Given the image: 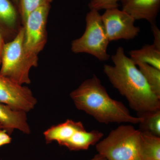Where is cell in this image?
I'll return each instance as SVG.
<instances>
[{"mask_svg": "<svg viewBox=\"0 0 160 160\" xmlns=\"http://www.w3.org/2000/svg\"><path fill=\"white\" fill-rule=\"evenodd\" d=\"M51 5H46L32 11L27 17L24 28V47L27 54L32 57L38 55L47 41L46 25Z\"/></svg>", "mask_w": 160, "mask_h": 160, "instance_id": "cell-6", "label": "cell"}, {"mask_svg": "<svg viewBox=\"0 0 160 160\" xmlns=\"http://www.w3.org/2000/svg\"><path fill=\"white\" fill-rule=\"evenodd\" d=\"M12 138L5 130L0 129V147L11 143Z\"/></svg>", "mask_w": 160, "mask_h": 160, "instance_id": "cell-21", "label": "cell"}, {"mask_svg": "<svg viewBox=\"0 0 160 160\" xmlns=\"http://www.w3.org/2000/svg\"><path fill=\"white\" fill-rule=\"evenodd\" d=\"M104 136L102 132L96 130L86 131V129L76 132L62 146L72 151L87 150L91 146L97 144Z\"/></svg>", "mask_w": 160, "mask_h": 160, "instance_id": "cell-13", "label": "cell"}, {"mask_svg": "<svg viewBox=\"0 0 160 160\" xmlns=\"http://www.w3.org/2000/svg\"><path fill=\"white\" fill-rule=\"evenodd\" d=\"M140 131L121 125L97 144V151L107 160H142L139 152Z\"/></svg>", "mask_w": 160, "mask_h": 160, "instance_id": "cell-4", "label": "cell"}, {"mask_svg": "<svg viewBox=\"0 0 160 160\" xmlns=\"http://www.w3.org/2000/svg\"><path fill=\"white\" fill-rule=\"evenodd\" d=\"M86 28L84 34L72 41V51L75 53H86L100 61H106L110 56L107 50L109 42L98 11L90 9L86 14Z\"/></svg>", "mask_w": 160, "mask_h": 160, "instance_id": "cell-5", "label": "cell"}, {"mask_svg": "<svg viewBox=\"0 0 160 160\" xmlns=\"http://www.w3.org/2000/svg\"><path fill=\"white\" fill-rule=\"evenodd\" d=\"M154 94L160 98V70L148 64L136 62Z\"/></svg>", "mask_w": 160, "mask_h": 160, "instance_id": "cell-16", "label": "cell"}, {"mask_svg": "<svg viewBox=\"0 0 160 160\" xmlns=\"http://www.w3.org/2000/svg\"><path fill=\"white\" fill-rule=\"evenodd\" d=\"M113 66L105 65L103 71L112 86L126 98L131 109L141 118L160 109V98L152 92L135 63L119 47L111 56Z\"/></svg>", "mask_w": 160, "mask_h": 160, "instance_id": "cell-1", "label": "cell"}, {"mask_svg": "<svg viewBox=\"0 0 160 160\" xmlns=\"http://www.w3.org/2000/svg\"><path fill=\"white\" fill-rule=\"evenodd\" d=\"M84 129L85 128L82 122L68 119L64 122L52 126L44 132L43 134L47 144L56 141L62 146L76 132Z\"/></svg>", "mask_w": 160, "mask_h": 160, "instance_id": "cell-12", "label": "cell"}, {"mask_svg": "<svg viewBox=\"0 0 160 160\" xmlns=\"http://www.w3.org/2000/svg\"><path fill=\"white\" fill-rule=\"evenodd\" d=\"M70 97L78 110L85 112L99 122L137 124L142 121V118L132 116L122 102L110 97L95 74L72 92Z\"/></svg>", "mask_w": 160, "mask_h": 160, "instance_id": "cell-2", "label": "cell"}, {"mask_svg": "<svg viewBox=\"0 0 160 160\" xmlns=\"http://www.w3.org/2000/svg\"><path fill=\"white\" fill-rule=\"evenodd\" d=\"M122 10L135 20L144 19L156 24L160 9V0H120Z\"/></svg>", "mask_w": 160, "mask_h": 160, "instance_id": "cell-9", "label": "cell"}, {"mask_svg": "<svg viewBox=\"0 0 160 160\" xmlns=\"http://www.w3.org/2000/svg\"><path fill=\"white\" fill-rule=\"evenodd\" d=\"M5 43L6 42H5V39H4V34H3L2 30L0 29V65H1L2 52L3 47H4Z\"/></svg>", "mask_w": 160, "mask_h": 160, "instance_id": "cell-22", "label": "cell"}, {"mask_svg": "<svg viewBox=\"0 0 160 160\" xmlns=\"http://www.w3.org/2000/svg\"><path fill=\"white\" fill-rule=\"evenodd\" d=\"M89 160H107L106 158L102 156V155L98 154L94 156V157Z\"/></svg>", "mask_w": 160, "mask_h": 160, "instance_id": "cell-23", "label": "cell"}, {"mask_svg": "<svg viewBox=\"0 0 160 160\" xmlns=\"http://www.w3.org/2000/svg\"><path fill=\"white\" fill-rule=\"evenodd\" d=\"M27 112L15 110L9 106L0 102V124L9 135L14 129H17L25 134L31 132L27 121Z\"/></svg>", "mask_w": 160, "mask_h": 160, "instance_id": "cell-10", "label": "cell"}, {"mask_svg": "<svg viewBox=\"0 0 160 160\" xmlns=\"http://www.w3.org/2000/svg\"><path fill=\"white\" fill-rule=\"evenodd\" d=\"M18 9L10 0H0V29L14 38L21 28Z\"/></svg>", "mask_w": 160, "mask_h": 160, "instance_id": "cell-11", "label": "cell"}, {"mask_svg": "<svg viewBox=\"0 0 160 160\" xmlns=\"http://www.w3.org/2000/svg\"><path fill=\"white\" fill-rule=\"evenodd\" d=\"M129 54L134 62L146 63L160 70V49L153 44L146 45L142 49L131 50Z\"/></svg>", "mask_w": 160, "mask_h": 160, "instance_id": "cell-15", "label": "cell"}, {"mask_svg": "<svg viewBox=\"0 0 160 160\" xmlns=\"http://www.w3.org/2000/svg\"><path fill=\"white\" fill-rule=\"evenodd\" d=\"M0 129H3V126L0 124Z\"/></svg>", "mask_w": 160, "mask_h": 160, "instance_id": "cell-25", "label": "cell"}, {"mask_svg": "<svg viewBox=\"0 0 160 160\" xmlns=\"http://www.w3.org/2000/svg\"><path fill=\"white\" fill-rule=\"evenodd\" d=\"M24 28L22 26L15 37L5 43L1 58L0 73L20 85L31 83L29 72L37 67L38 58L27 54L24 47Z\"/></svg>", "mask_w": 160, "mask_h": 160, "instance_id": "cell-3", "label": "cell"}, {"mask_svg": "<svg viewBox=\"0 0 160 160\" xmlns=\"http://www.w3.org/2000/svg\"><path fill=\"white\" fill-rule=\"evenodd\" d=\"M53 0H19L18 9L21 23L23 24L29 15L41 6L51 5Z\"/></svg>", "mask_w": 160, "mask_h": 160, "instance_id": "cell-18", "label": "cell"}, {"mask_svg": "<svg viewBox=\"0 0 160 160\" xmlns=\"http://www.w3.org/2000/svg\"><path fill=\"white\" fill-rule=\"evenodd\" d=\"M151 29L154 37L153 45L160 49V30L156 24L151 25Z\"/></svg>", "mask_w": 160, "mask_h": 160, "instance_id": "cell-20", "label": "cell"}, {"mask_svg": "<svg viewBox=\"0 0 160 160\" xmlns=\"http://www.w3.org/2000/svg\"><path fill=\"white\" fill-rule=\"evenodd\" d=\"M120 0H91L89 4L90 9L99 11L101 9L117 8L118 6V2Z\"/></svg>", "mask_w": 160, "mask_h": 160, "instance_id": "cell-19", "label": "cell"}, {"mask_svg": "<svg viewBox=\"0 0 160 160\" xmlns=\"http://www.w3.org/2000/svg\"><path fill=\"white\" fill-rule=\"evenodd\" d=\"M10 1H11V2L14 4L15 6H16L18 9V8L19 1V0H10Z\"/></svg>", "mask_w": 160, "mask_h": 160, "instance_id": "cell-24", "label": "cell"}, {"mask_svg": "<svg viewBox=\"0 0 160 160\" xmlns=\"http://www.w3.org/2000/svg\"><path fill=\"white\" fill-rule=\"evenodd\" d=\"M0 102L27 112L34 109L37 100L28 87L16 84L0 73Z\"/></svg>", "mask_w": 160, "mask_h": 160, "instance_id": "cell-8", "label": "cell"}, {"mask_svg": "<svg viewBox=\"0 0 160 160\" xmlns=\"http://www.w3.org/2000/svg\"><path fill=\"white\" fill-rule=\"evenodd\" d=\"M141 118L143 120L139 124L140 131L149 132L160 137V109L149 112Z\"/></svg>", "mask_w": 160, "mask_h": 160, "instance_id": "cell-17", "label": "cell"}, {"mask_svg": "<svg viewBox=\"0 0 160 160\" xmlns=\"http://www.w3.org/2000/svg\"><path fill=\"white\" fill-rule=\"evenodd\" d=\"M102 19L110 42L133 39L140 32L139 27L134 26V19L118 8L106 9L102 15Z\"/></svg>", "mask_w": 160, "mask_h": 160, "instance_id": "cell-7", "label": "cell"}, {"mask_svg": "<svg viewBox=\"0 0 160 160\" xmlns=\"http://www.w3.org/2000/svg\"><path fill=\"white\" fill-rule=\"evenodd\" d=\"M140 131L139 152L142 160H160V137Z\"/></svg>", "mask_w": 160, "mask_h": 160, "instance_id": "cell-14", "label": "cell"}]
</instances>
